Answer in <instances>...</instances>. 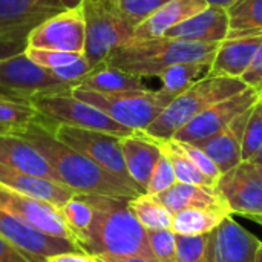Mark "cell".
<instances>
[{"mask_svg": "<svg viewBox=\"0 0 262 262\" xmlns=\"http://www.w3.org/2000/svg\"><path fill=\"white\" fill-rule=\"evenodd\" d=\"M14 134L28 140L49 161L58 175L60 183L78 195H101L127 200L143 195L134 186L124 183L83 154L58 141L51 127L40 117Z\"/></svg>", "mask_w": 262, "mask_h": 262, "instance_id": "cell-1", "label": "cell"}, {"mask_svg": "<svg viewBox=\"0 0 262 262\" xmlns=\"http://www.w3.org/2000/svg\"><path fill=\"white\" fill-rule=\"evenodd\" d=\"M94 216L83 252L92 256H143L155 259L147 230L134 216L127 198L84 195ZM157 261V259H155Z\"/></svg>", "mask_w": 262, "mask_h": 262, "instance_id": "cell-2", "label": "cell"}, {"mask_svg": "<svg viewBox=\"0 0 262 262\" xmlns=\"http://www.w3.org/2000/svg\"><path fill=\"white\" fill-rule=\"evenodd\" d=\"M218 46L170 37L134 38L117 48L104 63L141 78L158 77L166 69L180 63L213 61Z\"/></svg>", "mask_w": 262, "mask_h": 262, "instance_id": "cell-3", "label": "cell"}, {"mask_svg": "<svg viewBox=\"0 0 262 262\" xmlns=\"http://www.w3.org/2000/svg\"><path fill=\"white\" fill-rule=\"evenodd\" d=\"M246 89L247 84L241 78L209 74L180 94L144 130V134L155 140H170L181 127H184L207 107Z\"/></svg>", "mask_w": 262, "mask_h": 262, "instance_id": "cell-4", "label": "cell"}, {"mask_svg": "<svg viewBox=\"0 0 262 262\" xmlns=\"http://www.w3.org/2000/svg\"><path fill=\"white\" fill-rule=\"evenodd\" d=\"M72 95L95 106L117 123L137 132H144L175 100L161 89H147L123 94H100L74 88Z\"/></svg>", "mask_w": 262, "mask_h": 262, "instance_id": "cell-5", "label": "cell"}, {"mask_svg": "<svg viewBox=\"0 0 262 262\" xmlns=\"http://www.w3.org/2000/svg\"><path fill=\"white\" fill-rule=\"evenodd\" d=\"M31 103L41 120L49 124H63L78 129L97 130L120 138L137 134V130L117 123L95 106L77 98L72 95V91L37 95L31 100Z\"/></svg>", "mask_w": 262, "mask_h": 262, "instance_id": "cell-6", "label": "cell"}, {"mask_svg": "<svg viewBox=\"0 0 262 262\" xmlns=\"http://www.w3.org/2000/svg\"><path fill=\"white\" fill-rule=\"evenodd\" d=\"M86 20L84 55L97 68L120 46L135 38V28L129 25L112 6L111 0H84Z\"/></svg>", "mask_w": 262, "mask_h": 262, "instance_id": "cell-7", "label": "cell"}, {"mask_svg": "<svg viewBox=\"0 0 262 262\" xmlns=\"http://www.w3.org/2000/svg\"><path fill=\"white\" fill-rule=\"evenodd\" d=\"M46 124L51 127L54 137L58 141H61L66 146L72 147L74 150L83 154L84 157H88L89 160H92L103 169L117 175L124 183L138 189L127 173L123 152H121V144H120L121 138L120 137L109 135L104 132H97V130L63 126V124H49V123H46Z\"/></svg>", "mask_w": 262, "mask_h": 262, "instance_id": "cell-8", "label": "cell"}, {"mask_svg": "<svg viewBox=\"0 0 262 262\" xmlns=\"http://www.w3.org/2000/svg\"><path fill=\"white\" fill-rule=\"evenodd\" d=\"M74 88L58 80L51 71L37 66L26 52L8 57L0 61V91L32 100L37 95L71 92Z\"/></svg>", "mask_w": 262, "mask_h": 262, "instance_id": "cell-9", "label": "cell"}, {"mask_svg": "<svg viewBox=\"0 0 262 262\" xmlns=\"http://www.w3.org/2000/svg\"><path fill=\"white\" fill-rule=\"evenodd\" d=\"M26 41L28 48L84 54L86 20L83 6L78 9H64L46 18L29 32Z\"/></svg>", "mask_w": 262, "mask_h": 262, "instance_id": "cell-10", "label": "cell"}, {"mask_svg": "<svg viewBox=\"0 0 262 262\" xmlns=\"http://www.w3.org/2000/svg\"><path fill=\"white\" fill-rule=\"evenodd\" d=\"M258 100L259 94L255 89L247 88L246 91L207 107L184 127H181L173 135V140L192 144L201 143L227 127L236 117L253 107Z\"/></svg>", "mask_w": 262, "mask_h": 262, "instance_id": "cell-11", "label": "cell"}, {"mask_svg": "<svg viewBox=\"0 0 262 262\" xmlns=\"http://www.w3.org/2000/svg\"><path fill=\"white\" fill-rule=\"evenodd\" d=\"M216 189L226 200L232 215L252 218L262 224V177L250 161H243L223 173Z\"/></svg>", "mask_w": 262, "mask_h": 262, "instance_id": "cell-12", "label": "cell"}, {"mask_svg": "<svg viewBox=\"0 0 262 262\" xmlns=\"http://www.w3.org/2000/svg\"><path fill=\"white\" fill-rule=\"evenodd\" d=\"M0 210L43 233L75 243L60 209L46 201L31 198L0 186Z\"/></svg>", "mask_w": 262, "mask_h": 262, "instance_id": "cell-13", "label": "cell"}, {"mask_svg": "<svg viewBox=\"0 0 262 262\" xmlns=\"http://www.w3.org/2000/svg\"><path fill=\"white\" fill-rule=\"evenodd\" d=\"M0 235L32 262H46L48 258L61 253L83 252L77 243L43 233L3 210H0Z\"/></svg>", "mask_w": 262, "mask_h": 262, "instance_id": "cell-14", "label": "cell"}, {"mask_svg": "<svg viewBox=\"0 0 262 262\" xmlns=\"http://www.w3.org/2000/svg\"><path fill=\"white\" fill-rule=\"evenodd\" d=\"M261 241L227 216L209 233L207 262H255Z\"/></svg>", "mask_w": 262, "mask_h": 262, "instance_id": "cell-15", "label": "cell"}, {"mask_svg": "<svg viewBox=\"0 0 262 262\" xmlns=\"http://www.w3.org/2000/svg\"><path fill=\"white\" fill-rule=\"evenodd\" d=\"M61 11L58 0H0V35L28 38L34 28Z\"/></svg>", "mask_w": 262, "mask_h": 262, "instance_id": "cell-16", "label": "cell"}, {"mask_svg": "<svg viewBox=\"0 0 262 262\" xmlns=\"http://www.w3.org/2000/svg\"><path fill=\"white\" fill-rule=\"evenodd\" d=\"M250 112L252 107L236 117L221 132L201 143H196V146L201 147L213 160L221 175L243 163V140Z\"/></svg>", "mask_w": 262, "mask_h": 262, "instance_id": "cell-17", "label": "cell"}, {"mask_svg": "<svg viewBox=\"0 0 262 262\" xmlns=\"http://www.w3.org/2000/svg\"><path fill=\"white\" fill-rule=\"evenodd\" d=\"M229 15L226 9L216 6H207L204 11L180 23L164 34V37L178 38L184 41L220 45L227 38Z\"/></svg>", "mask_w": 262, "mask_h": 262, "instance_id": "cell-18", "label": "cell"}, {"mask_svg": "<svg viewBox=\"0 0 262 262\" xmlns=\"http://www.w3.org/2000/svg\"><path fill=\"white\" fill-rule=\"evenodd\" d=\"M161 204H164L172 213L186 210V209H206L215 210L232 216V212L215 186L204 184H186L175 183L170 189L160 195H154Z\"/></svg>", "mask_w": 262, "mask_h": 262, "instance_id": "cell-19", "label": "cell"}, {"mask_svg": "<svg viewBox=\"0 0 262 262\" xmlns=\"http://www.w3.org/2000/svg\"><path fill=\"white\" fill-rule=\"evenodd\" d=\"M0 186L11 189L17 193L37 198L41 201H46L57 209H61L74 195H77L69 187L41 178L35 175H29L25 172H18L15 169H11L0 163Z\"/></svg>", "mask_w": 262, "mask_h": 262, "instance_id": "cell-20", "label": "cell"}, {"mask_svg": "<svg viewBox=\"0 0 262 262\" xmlns=\"http://www.w3.org/2000/svg\"><path fill=\"white\" fill-rule=\"evenodd\" d=\"M120 144L130 180L143 193H146L150 175L163 155L157 140L144 132H137L130 137L121 138Z\"/></svg>", "mask_w": 262, "mask_h": 262, "instance_id": "cell-21", "label": "cell"}, {"mask_svg": "<svg viewBox=\"0 0 262 262\" xmlns=\"http://www.w3.org/2000/svg\"><path fill=\"white\" fill-rule=\"evenodd\" d=\"M0 163L18 172L60 183L49 161L28 140L17 134L0 135Z\"/></svg>", "mask_w": 262, "mask_h": 262, "instance_id": "cell-22", "label": "cell"}, {"mask_svg": "<svg viewBox=\"0 0 262 262\" xmlns=\"http://www.w3.org/2000/svg\"><path fill=\"white\" fill-rule=\"evenodd\" d=\"M261 43L262 35L221 41L215 52L209 74L218 77L241 78L252 64Z\"/></svg>", "mask_w": 262, "mask_h": 262, "instance_id": "cell-23", "label": "cell"}, {"mask_svg": "<svg viewBox=\"0 0 262 262\" xmlns=\"http://www.w3.org/2000/svg\"><path fill=\"white\" fill-rule=\"evenodd\" d=\"M206 0H169L146 21L135 28V38H158L207 8Z\"/></svg>", "mask_w": 262, "mask_h": 262, "instance_id": "cell-24", "label": "cell"}, {"mask_svg": "<svg viewBox=\"0 0 262 262\" xmlns=\"http://www.w3.org/2000/svg\"><path fill=\"white\" fill-rule=\"evenodd\" d=\"M77 88L100 94H123L149 89L144 84V78L132 75L106 63H101L97 68H94L91 74L84 77Z\"/></svg>", "mask_w": 262, "mask_h": 262, "instance_id": "cell-25", "label": "cell"}, {"mask_svg": "<svg viewBox=\"0 0 262 262\" xmlns=\"http://www.w3.org/2000/svg\"><path fill=\"white\" fill-rule=\"evenodd\" d=\"M226 40L262 35V0H236L229 9Z\"/></svg>", "mask_w": 262, "mask_h": 262, "instance_id": "cell-26", "label": "cell"}, {"mask_svg": "<svg viewBox=\"0 0 262 262\" xmlns=\"http://www.w3.org/2000/svg\"><path fill=\"white\" fill-rule=\"evenodd\" d=\"M210 68H212V61H192V63L175 64L158 75V78L161 80L160 89L167 95L177 98L193 83L209 75Z\"/></svg>", "mask_w": 262, "mask_h": 262, "instance_id": "cell-27", "label": "cell"}, {"mask_svg": "<svg viewBox=\"0 0 262 262\" xmlns=\"http://www.w3.org/2000/svg\"><path fill=\"white\" fill-rule=\"evenodd\" d=\"M227 216H230V215L215 212V210L186 209V210L173 213L172 232L175 235H187V236L209 235Z\"/></svg>", "mask_w": 262, "mask_h": 262, "instance_id": "cell-28", "label": "cell"}, {"mask_svg": "<svg viewBox=\"0 0 262 262\" xmlns=\"http://www.w3.org/2000/svg\"><path fill=\"white\" fill-rule=\"evenodd\" d=\"M155 140V138H154ZM163 155L170 161L177 181L186 183V184H204V186H215L210 178H207L190 160V157L184 152L180 141L170 138V140H157Z\"/></svg>", "mask_w": 262, "mask_h": 262, "instance_id": "cell-29", "label": "cell"}, {"mask_svg": "<svg viewBox=\"0 0 262 262\" xmlns=\"http://www.w3.org/2000/svg\"><path fill=\"white\" fill-rule=\"evenodd\" d=\"M129 207L146 230H172L173 213L154 195H138L129 200Z\"/></svg>", "mask_w": 262, "mask_h": 262, "instance_id": "cell-30", "label": "cell"}, {"mask_svg": "<svg viewBox=\"0 0 262 262\" xmlns=\"http://www.w3.org/2000/svg\"><path fill=\"white\" fill-rule=\"evenodd\" d=\"M60 212L75 243L83 250V246L88 241L91 224H92V216H94L92 207L84 200V195L77 193L60 209Z\"/></svg>", "mask_w": 262, "mask_h": 262, "instance_id": "cell-31", "label": "cell"}, {"mask_svg": "<svg viewBox=\"0 0 262 262\" xmlns=\"http://www.w3.org/2000/svg\"><path fill=\"white\" fill-rule=\"evenodd\" d=\"M38 117L29 100L0 91V124L9 127L12 134L25 129Z\"/></svg>", "mask_w": 262, "mask_h": 262, "instance_id": "cell-32", "label": "cell"}, {"mask_svg": "<svg viewBox=\"0 0 262 262\" xmlns=\"http://www.w3.org/2000/svg\"><path fill=\"white\" fill-rule=\"evenodd\" d=\"M169 0H111L115 11L134 28L146 21Z\"/></svg>", "mask_w": 262, "mask_h": 262, "instance_id": "cell-33", "label": "cell"}, {"mask_svg": "<svg viewBox=\"0 0 262 262\" xmlns=\"http://www.w3.org/2000/svg\"><path fill=\"white\" fill-rule=\"evenodd\" d=\"M262 147V100L252 107L243 140V161H250Z\"/></svg>", "mask_w": 262, "mask_h": 262, "instance_id": "cell-34", "label": "cell"}, {"mask_svg": "<svg viewBox=\"0 0 262 262\" xmlns=\"http://www.w3.org/2000/svg\"><path fill=\"white\" fill-rule=\"evenodd\" d=\"M178 262H207L209 235H175Z\"/></svg>", "mask_w": 262, "mask_h": 262, "instance_id": "cell-35", "label": "cell"}, {"mask_svg": "<svg viewBox=\"0 0 262 262\" xmlns=\"http://www.w3.org/2000/svg\"><path fill=\"white\" fill-rule=\"evenodd\" d=\"M150 250L158 262H178L177 241L172 230H147Z\"/></svg>", "mask_w": 262, "mask_h": 262, "instance_id": "cell-36", "label": "cell"}, {"mask_svg": "<svg viewBox=\"0 0 262 262\" xmlns=\"http://www.w3.org/2000/svg\"><path fill=\"white\" fill-rule=\"evenodd\" d=\"M26 55L29 60H32L37 66L45 68L48 71L58 69L61 66H66L72 61H75L83 54H71V52H61V51H52V49H38V48H26Z\"/></svg>", "mask_w": 262, "mask_h": 262, "instance_id": "cell-37", "label": "cell"}, {"mask_svg": "<svg viewBox=\"0 0 262 262\" xmlns=\"http://www.w3.org/2000/svg\"><path fill=\"white\" fill-rule=\"evenodd\" d=\"M175 183H178V181H177L173 167H172L170 161L164 155H161V158L158 160V163L150 175V180L147 183L146 193L147 195H160V193L166 192L167 189H170Z\"/></svg>", "mask_w": 262, "mask_h": 262, "instance_id": "cell-38", "label": "cell"}, {"mask_svg": "<svg viewBox=\"0 0 262 262\" xmlns=\"http://www.w3.org/2000/svg\"><path fill=\"white\" fill-rule=\"evenodd\" d=\"M92 69H94L92 64L89 63V60H88L86 55L83 54V55L78 57L75 61H72V63H69V64H66V66H61V68H58V69H54V71H51V72H52L58 80H61V81L71 84L72 88H77V86L83 81V78L88 77V75L91 74Z\"/></svg>", "mask_w": 262, "mask_h": 262, "instance_id": "cell-39", "label": "cell"}, {"mask_svg": "<svg viewBox=\"0 0 262 262\" xmlns=\"http://www.w3.org/2000/svg\"><path fill=\"white\" fill-rule=\"evenodd\" d=\"M180 144L183 146L184 152L190 157V160L193 161V164H195L207 178H210L213 183H218V180H220V177H221V172H220V169L216 167V164L213 163V160H212L201 147H198L196 144H192V143H181V141H180Z\"/></svg>", "mask_w": 262, "mask_h": 262, "instance_id": "cell-40", "label": "cell"}, {"mask_svg": "<svg viewBox=\"0 0 262 262\" xmlns=\"http://www.w3.org/2000/svg\"><path fill=\"white\" fill-rule=\"evenodd\" d=\"M241 80L247 84V88L255 89L258 94L262 92V43L261 46L258 48L256 54H255V58H253L252 64L244 72Z\"/></svg>", "mask_w": 262, "mask_h": 262, "instance_id": "cell-41", "label": "cell"}, {"mask_svg": "<svg viewBox=\"0 0 262 262\" xmlns=\"http://www.w3.org/2000/svg\"><path fill=\"white\" fill-rule=\"evenodd\" d=\"M26 48H28L26 38H15V37H9V35H0V61L8 58V57L25 52Z\"/></svg>", "mask_w": 262, "mask_h": 262, "instance_id": "cell-42", "label": "cell"}, {"mask_svg": "<svg viewBox=\"0 0 262 262\" xmlns=\"http://www.w3.org/2000/svg\"><path fill=\"white\" fill-rule=\"evenodd\" d=\"M0 262H32L0 235Z\"/></svg>", "mask_w": 262, "mask_h": 262, "instance_id": "cell-43", "label": "cell"}, {"mask_svg": "<svg viewBox=\"0 0 262 262\" xmlns=\"http://www.w3.org/2000/svg\"><path fill=\"white\" fill-rule=\"evenodd\" d=\"M46 262H95V256L88 255L84 252H71L51 256L46 259Z\"/></svg>", "mask_w": 262, "mask_h": 262, "instance_id": "cell-44", "label": "cell"}, {"mask_svg": "<svg viewBox=\"0 0 262 262\" xmlns=\"http://www.w3.org/2000/svg\"><path fill=\"white\" fill-rule=\"evenodd\" d=\"M101 258L106 262H158L155 259L143 258V256H111V255H103Z\"/></svg>", "mask_w": 262, "mask_h": 262, "instance_id": "cell-45", "label": "cell"}, {"mask_svg": "<svg viewBox=\"0 0 262 262\" xmlns=\"http://www.w3.org/2000/svg\"><path fill=\"white\" fill-rule=\"evenodd\" d=\"M209 6H216V8H221V9H229L236 0H206Z\"/></svg>", "mask_w": 262, "mask_h": 262, "instance_id": "cell-46", "label": "cell"}, {"mask_svg": "<svg viewBox=\"0 0 262 262\" xmlns=\"http://www.w3.org/2000/svg\"><path fill=\"white\" fill-rule=\"evenodd\" d=\"M63 9H78L83 6L84 0H58Z\"/></svg>", "mask_w": 262, "mask_h": 262, "instance_id": "cell-47", "label": "cell"}, {"mask_svg": "<svg viewBox=\"0 0 262 262\" xmlns=\"http://www.w3.org/2000/svg\"><path fill=\"white\" fill-rule=\"evenodd\" d=\"M250 163H253L255 166H262V147L258 150V154L250 160Z\"/></svg>", "mask_w": 262, "mask_h": 262, "instance_id": "cell-48", "label": "cell"}, {"mask_svg": "<svg viewBox=\"0 0 262 262\" xmlns=\"http://www.w3.org/2000/svg\"><path fill=\"white\" fill-rule=\"evenodd\" d=\"M255 262H262V241L261 244L258 246V250H256V255H255Z\"/></svg>", "mask_w": 262, "mask_h": 262, "instance_id": "cell-49", "label": "cell"}, {"mask_svg": "<svg viewBox=\"0 0 262 262\" xmlns=\"http://www.w3.org/2000/svg\"><path fill=\"white\" fill-rule=\"evenodd\" d=\"M5 134H12V130L6 126H2L0 124V135H5Z\"/></svg>", "mask_w": 262, "mask_h": 262, "instance_id": "cell-50", "label": "cell"}, {"mask_svg": "<svg viewBox=\"0 0 262 262\" xmlns=\"http://www.w3.org/2000/svg\"><path fill=\"white\" fill-rule=\"evenodd\" d=\"M95 262H106L101 256H95Z\"/></svg>", "mask_w": 262, "mask_h": 262, "instance_id": "cell-51", "label": "cell"}, {"mask_svg": "<svg viewBox=\"0 0 262 262\" xmlns=\"http://www.w3.org/2000/svg\"><path fill=\"white\" fill-rule=\"evenodd\" d=\"M258 167V172H259V175L262 177V166H256Z\"/></svg>", "mask_w": 262, "mask_h": 262, "instance_id": "cell-52", "label": "cell"}, {"mask_svg": "<svg viewBox=\"0 0 262 262\" xmlns=\"http://www.w3.org/2000/svg\"><path fill=\"white\" fill-rule=\"evenodd\" d=\"M259 98H261V100H262V92H261V94H259Z\"/></svg>", "mask_w": 262, "mask_h": 262, "instance_id": "cell-53", "label": "cell"}]
</instances>
